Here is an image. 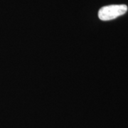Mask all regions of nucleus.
I'll return each mask as SVG.
<instances>
[{
	"mask_svg": "<svg viewBox=\"0 0 128 128\" xmlns=\"http://www.w3.org/2000/svg\"><path fill=\"white\" fill-rule=\"evenodd\" d=\"M128 12L125 4H113L102 7L98 12V17L102 21H110L118 18Z\"/></svg>",
	"mask_w": 128,
	"mask_h": 128,
	"instance_id": "obj_1",
	"label": "nucleus"
}]
</instances>
